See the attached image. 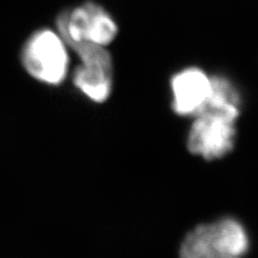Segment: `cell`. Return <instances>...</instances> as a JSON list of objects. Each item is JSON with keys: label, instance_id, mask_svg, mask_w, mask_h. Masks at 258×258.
Returning <instances> with one entry per match:
<instances>
[{"label": "cell", "instance_id": "cell-2", "mask_svg": "<svg viewBox=\"0 0 258 258\" xmlns=\"http://www.w3.org/2000/svg\"><path fill=\"white\" fill-rule=\"evenodd\" d=\"M239 115L238 109L207 108L201 111L190 127L188 151L207 160L227 155L235 145Z\"/></svg>", "mask_w": 258, "mask_h": 258}, {"label": "cell", "instance_id": "cell-3", "mask_svg": "<svg viewBox=\"0 0 258 258\" xmlns=\"http://www.w3.org/2000/svg\"><path fill=\"white\" fill-rule=\"evenodd\" d=\"M66 43L50 29L32 34L24 44L22 62L28 74L50 85H58L67 76L69 57Z\"/></svg>", "mask_w": 258, "mask_h": 258}, {"label": "cell", "instance_id": "cell-5", "mask_svg": "<svg viewBox=\"0 0 258 258\" xmlns=\"http://www.w3.org/2000/svg\"><path fill=\"white\" fill-rule=\"evenodd\" d=\"M172 107L183 116H196L206 106L211 93V78L198 68H187L171 81Z\"/></svg>", "mask_w": 258, "mask_h": 258}, {"label": "cell", "instance_id": "cell-4", "mask_svg": "<svg viewBox=\"0 0 258 258\" xmlns=\"http://www.w3.org/2000/svg\"><path fill=\"white\" fill-rule=\"evenodd\" d=\"M57 27L66 44L86 42L106 46L117 34L114 21L103 8L94 3L62 12L57 19Z\"/></svg>", "mask_w": 258, "mask_h": 258}, {"label": "cell", "instance_id": "cell-1", "mask_svg": "<svg viewBox=\"0 0 258 258\" xmlns=\"http://www.w3.org/2000/svg\"><path fill=\"white\" fill-rule=\"evenodd\" d=\"M248 245L243 226L227 217L189 231L181 244L180 258H243Z\"/></svg>", "mask_w": 258, "mask_h": 258}, {"label": "cell", "instance_id": "cell-6", "mask_svg": "<svg viewBox=\"0 0 258 258\" xmlns=\"http://www.w3.org/2000/svg\"><path fill=\"white\" fill-rule=\"evenodd\" d=\"M74 83L96 102L106 100L112 87V64L81 63L75 70Z\"/></svg>", "mask_w": 258, "mask_h": 258}]
</instances>
